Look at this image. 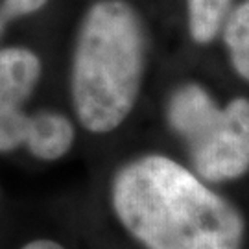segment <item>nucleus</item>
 <instances>
[{
    "instance_id": "nucleus-1",
    "label": "nucleus",
    "mask_w": 249,
    "mask_h": 249,
    "mask_svg": "<svg viewBox=\"0 0 249 249\" xmlns=\"http://www.w3.org/2000/svg\"><path fill=\"white\" fill-rule=\"evenodd\" d=\"M111 203L125 231L146 249H242L240 211L164 155L120 166Z\"/></svg>"
},
{
    "instance_id": "nucleus-2",
    "label": "nucleus",
    "mask_w": 249,
    "mask_h": 249,
    "mask_svg": "<svg viewBox=\"0 0 249 249\" xmlns=\"http://www.w3.org/2000/svg\"><path fill=\"white\" fill-rule=\"evenodd\" d=\"M146 36L125 0H98L81 18L71 72L72 106L90 133H109L133 111L142 85Z\"/></svg>"
},
{
    "instance_id": "nucleus-3",
    "label": "nucleus",
    "mask_w": 249,
    "mask_h": 249,
    "mask_svg": "<svg viewBox=\"0 0 249 249\" xmlns=\"http://www.w3.org/2000/svg\"><path fill=\"white\" fill-rule=\"evenodd\" d=\"M166 118L205 181H231L249 170V98L218 107L199 83H185L172 92Z\"/></svg>"
},
{
    "instance_id": "nucleus-4",
    "label": "nucleus",
    "mask_w": 249,
    "mask_h": 249,
    "mask_svg": "<svg viewBox=\"0 0 249 249\" xmlns=\"http://www.w3.org/2000/svg\"><path fill=\"white\" fill-rule=\"evenodd\" d=\"M76 139L74 124L61 113L39 111L30 115L24 146L41 160H57L71 151Z\"/></svg>"
},
{
    "instance_id": "nucleus-5",
    "label": "nucleus",
    "mask_w": 249,
    "mask_h": 249,
    "mask_svg": "<svg viewBox=\"0 0 249 249\" xmlns=\"http://www.w3.org/2000/svg\"><path fill=\"white\" fill-rule=\"evenodd\" d=\"M43 65L34 50L24 46L0 48V96L24 104L41 80Z\"/></svg>"
},
{
    "instance_id": "nucleus-6",
    "label": "nucleus",
    "mask_w": 249,
    "mask_h": 249,
    "mask_svg": "<svg viewBox=\"0 0 249 249\" xmlns=\"http://www.w3.org/2000/svg\"><path fill=\"white\" fill-rule=\"evenodd\" d=\"M222 30L232 69L249 81V0H240L229 9Z\"/></svg>"
},
{
    "instance_id": "nucleus-7",
    "label": "nucleus",
    "mask_w": 249,
    "mask_h": 249,
    "mask_svg": "<svg viewBox=\"0 0 249 249\" xmlns=\"http://www.w3.org/2000/svg\"><path fill=\"white\" fill-rule=\"evenodd\" d=\"M232 0H187L188 32L197 45L213 43L220 34Z\"/></svg>"
},
{
    "instance_id": "nucleus-8",
    "label": "nucleus",
    "mask_w": 249,
    "mask_h": 249,
    "mask_svg": "<svg viewBox=\"0 0 249 249\" xmlns=\"http://www.w3.org/2000/svg\"><path fill=\"white\" fill-rule=\"evenodd\" d=\"M24 104L0 96V153H8L24 146L30 115Z\"/></svg>"
},
{
    "instance_id": "nucleus-9",
    "label": "nucleus",
    "mask_w": 249,
    "mask_h": 249,
    "mask_svg": "<svg viewBox=\"0 0 249 249\" xmlns=\"http://www.w3.org/2000/svg\"><path fill=\"white\" fill-rule=\"evenodd\" d=\"M48 0H0V15L6 20L32 15L45 6Z\"/></svg>"
},
{
    "instance_id": "nucleus-10",
    "label": "nucleus",
    "mask_w": 249,
    "mask_h": 249,
    "mask_svg": "<svg viewBox=\"0 0 249 249\" xmlns=\"http://www.w3.org/2000/svg\"><path fill=\"white\" fill-rule=\"evenodd\" d=\"M20 249H65L61 244L53 240H48V238H37V240L28 242L26 246H22Z\"/></svg>"
},
{
    "instance_id": "nucleus-11",
    "label": "nucleus",
    "mask_w": 249,
    "mask_h": 249,
    "mask_svg": "<svg viewBox=\"0 0 249 249\" xmlns=\"http://www.w3.org/2000/svg\"><path fill=\"white\" fill-rule=\"evenodd\" d=\"M6 24H8V20L0 15V37H2V34H4V30H6Z\"/></svg>"
}]
</instances>
